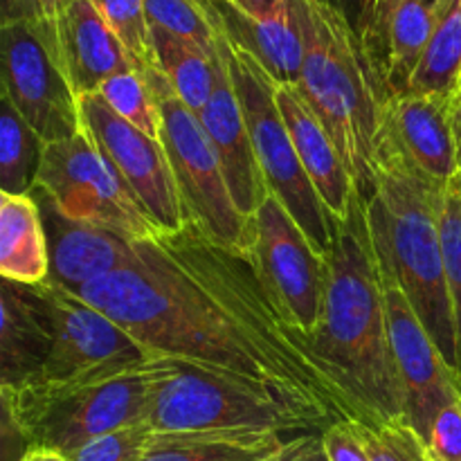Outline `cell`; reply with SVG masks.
Here are the masks:
<instances>
[{
  "instance_id": "14",
  "label": "cell",
  "mask_w": 461,
  "mask_h": 461,
  "mask_svg": "<svg viewBox=\"0 0 461 461\" xmlns=\"http://www.w3.org/2000/svg\"><path fill=\"white\" fill-rule=\"evenodd\" d=\"M383 286L392 356L405 399V421L426 441L437 414L461 399L457 376L414 313L405 293L385 273Z\"/></svg>"
},
{
  "instance_id": "5",
  "label": "cell",
  "mask_w": 461,
  "mask_h": 461,
  "mask_svg": "<svg viewBox=\"0 0 461 461\" xmlns=\"http://www.w3.org/2000/svg\"><path fill=\"white\" fill-rule=\"evenodd\" d=\"M169 372L171 358L156 356L115 376L0 387L3 414L21 432L25 446H43L70 457L97 437L149 423L158 390Z\"/></svg>"
},
{
  "instance_id": "6",
  "label": "cell",
  "mask_w": 461,
  "mask_h": 461,
  "mask_svg": "<svg viewBox=\"0 0 461 461\" xmlns=\"http://www.w3.org/2000/svg\"><path fill=\"white\" fill-rule=\"evenodd\" d=\"M216 48L225 59L234 90L241 99L252 147H255L257 162L264 174L268 194H273L286 207L288 214L297 221L315 250L327 257L333 246L336 219L329 214L297 158L295 144L275 99L277 84L252 54L230 43L219 27H216Z\"/></svg>"
},
{
  "instance_id": "26",
  "label": "cell",
  "mask_w": 461,
  "mask_h": 461,
  "mask_svg": "<svg viewBox=\"0 0 461 461\" xmlns=\"http://www.w3.org/2000/svg\"><path fill=\"white\" fill-rule=\"evenodd\" d=\"M430 45L410 93L457 97L461 84V0H432Z\"/></svg>"
},
{
  "instance_id": "39",
  "label": "cell",
  "mask_w": 461,
  "mask_h": 461,
  "mask_svg": "<svg viewBox=\"0 0 461 461\" xmlns=\"http://www.w3.org/2000/svg\"><path fill=\"white\" fill-rule=\"evenodd\" d=\"M286 461H329L322 446V432L295 437Z\"/></svg>"
},
{
  "instance_id": "12",
  "label": "cell",
  "mask_w": 461,
  "mask_h": 461,
  "mask_svg": "<svg viewBox=\"0 0 461 461\" xmlns=\"http://www.w3.org/2000/svg\"><path fill=\"white\" fill-rule=\"evenodd\" d=\"M79 113L84 131L120 171L153 225L160 232H176L183 228L187 216L160 140L122 120L97 93L79 97Z\"/></svg>"
},
{
  "instance_id": "30",
  "label": "cell",
  "mask_w": 461,
  "mask_h": 461,
  "mask_svg": "<svg viewBox=\"0 0 461 461\" xmlns=\"http://www.w3.org/2000/svg\"><path fill=\"white\" fill-rule=\"evenodd\" d=\"M144 5H147L149 23L153 27L171 32L214 57L216 25L207 14L205 5L198 0H144Z\"/></svg>"
},
{
  "instance_id": "34",
  "label": "cell",
  "mask_w": 461,
  "mask_h": 461,
  "mask_svg": "<svg viewBox=\"0 0 461 461\" xmlns=\"http://www.w3.org/2000/svg\"><path fill=\"white\" fill-rule=\"evenodd\" d=\"M426 446L432 461H461V399L437 414Z\"/></svg>"
},
{
  "instance_id": "32",
  "label": "cell",
  "mask_w": 461,
  "mask_h": 461,
  "mask_svg": "<svg viewBox=\"0 0 461 461\" xmlns=\"http://www.w3.org/2000/svg\"><path fill=\"white\" fill-rule=\"evenodd\" d=\"M351 423L372 461H432L426 441L405 419L387 423Z\"/></svg>"
},
{
  "instance_id": "15",
  "label": "cell",
  "mask_w": 461,
  "mask_h": 461,
  "mask_svg": "<svg viewBox=\"0 0 461 461\" xmlns=\"http://www.w3.org/2000/svg\"><path fill=\"white\" fill-rule=\"evenodd\" d=\"M43 219L50 252V282L79 293L115 270L138 261L133 239L84 221L68 219L43 189H32Z\"/></svg>"
},
{
  "instance_id": "27",
  "label": "cell",
  "mask_w": 461,
  "mask_h": 461,
  "mask_svg": "<svg viewBox=\"0 0 461 461\" xmlns=\"http://www.w3.org/2000/svg\"><path fill=\"white\" fill-rule=\"evenodd\" d=\"M48 144L0 93V192L30 194Z\"/></svg>"
},
{
  "instance_id": "21",
  "label": "cell",
  "mask_w": 461,
  "mask_h": 461,
  "mask_svg": "<svg viewBox=\"0 0 461 461\" xmlns=\"http://www.w3.org/2000/svg\"><path fill=\"white\" fill-rule=\"evenodd\" d=\"M52 338L30 288L3 279L0 286V387L30 381L48 360Z\"/></svg>"
},
{
  "instance_id": "38",
  "label": "cell",
  "mask_w": 461,
  "mask_h": 461,
  "mask_svg": "<svg viewBox=\"0 0 461 461\" xmlns=\"http://www.w3.org/2000/svg\"><path fill=\"white\" fill-rule=\"evenodd\" d=\"M320 3L329 5V7L336 9L338 14L345 16V21L363 36V41L367 43L369 30H372V16H374V5L376 0H320Z\"/></svg>"
},
{
  "instance_id": "13",
  "label": "cell",
  "mask_w": 461,
  "mask_h": 461,
  "mask_svg": "<svg viewBox=\"0 0 461 461\" xmlns=\"http://www.w3.org/2000/svg\"><path fill=\"white\" fill-rule=\"evenodd\" d=\"M250 255L288 313L309 336L320 324L327 291V257L320 255L286 207L268 194L252 216Z\"/></svg>"
},
{
  "instance_id": "2",
  "label": "cell",
  "mask_w": 461,
  "mask_h": 461,
  "mask_svg": "<svg viewBox=\"0 0 461 461\" xmlns=\"http://www.w3.org/2000/svg\"><path fill=\"white\" fill-rule=\"evenodd\" d=\"M327 291L320 324L311 336L363 410L367 423L405 419V399L387 331L385 286L367 219V201L356 194L349 214L336 221L327 255Z\"/></svg>"
},
{
  "instance_id": "8",
  "label": "cell",
  "mask_w": 461,
  "mask_h": 461,
  "mask_svg": "<svg viewBox=\"0 0 461 461\" xmlns=\"http://www.w3.org/2000/svg\"><path fill=\"white\" fill-rule=\"evenodd\" d=\"M160 111V142L169 158L176 187L187 221L212 239L239 250H250L252 221L234 205L219 151L196 113L171 90L156 63L144 68Z\"/></svg>"
},
{
  "instance_id": "4",
  "label": "cell",
  "mask_w": 461,
  "mask_h": 461,
  "mask_svg": "<svg viewBox=\"0 0 461 461\" xmlns=\"http://www.w3.org/2000/svg\"><path fill=\"white\" fill-rule=\"evenodd\" d=\"M444 187L423 176L385 138L376 144V187L367 219L383 273L405 293L446 363L457 365L453 302L441 243Z\"/></svg>"
},
{
  "instance_id": "28",
  "label": "cell",
  "mask_w": 461,
  "mask_h": 461,
  "mask_svg": "<svg viewBox=\"0 0 461 461\" xmlns=\"http://www.w3.org/2000/svg\"><path fill=\"white\" fill-rule=\"evenodd\" d=\"M97 95L122 120L131 122L147 135L160 140V111H158L153 90L142 70L135 68V70L111 77Z\"/></svg>"
},
{
  "instance_id": "1",
  "label": "cell",
  "mask_w": 461,
  "mask_h": 461,
  "mask_svg": "<svg viewBox=\"0 0 461 461\" xmlns=\"http://www.w3.org/2000/svg\"><path fill=\"white\" fill-rule=\"evenodd\" d=\"M138 261L77 295L115 320L142 349L266 390L320 432L363 421L340 378L261 275L250 250L187 221L135 241Z\"/></svg>"
},
{
  "instance_id": "35",
  "label": "cell",
  "mask_w": 461,
  "mask_h": 461,
  "mask_svg": "<svg viewBox=\"0 0 461 461\" xmlns=\"http://www.w3.org/2000/svg\"><path fill=\"white\" fill-rule=\"evenodd\" d=\"M322 446L329 461H372L351 421H338L322 432Z\"/></svg>"
},
{
  "instance_id": "44",
  "label": "cell",
  "mask_w": 461,
  "mask_h": 461,
  "mask_svg": "<svg viewBox=\"0 0 461 461\" xmlns=\"http://www.w3.org/2000/svg\"><path fill=\"white\" fill-rule=\"evenodd\" d=\"M198 3H207V0H198Z\"/></svg>"
},
{
  "instance_id": "20",
  "label": "cell",
  "mask_w": 461,
  "mask_h": 461,
  "mask_svg": "<svg viewBox=\"0 0 461 461\" xmlns=\"http://www.w3.org/2000/svg\"><path fill=\"white\" fill-rule=\"evenodd\" d=\"M203 5L225 39L252 54L275 84L297 86L304 61V43L291 0H284L282 12L268 21L246 16L228 0H207Z\"/></svg>"
},
{
  "instance_id": "11",
  "label": "cell",
  "mask_w": 461,
  "mask_h": 461,
  "mask_svg": "<svg viewBox=\"0 0 461 461\" xmlns=\"http://www.w3.org/2000/svg\"><path fill=\"white\" fill-rule=\"evenodd\" d=\"M45 144L84 131L79 97L59 50L57 21L3 23V88Z\"/></svg>"
},
{
  "instance_id": "43",
  "label": "cell",
  "mask_w": 461,
  "mask_h": 461,
  "mask_svg": "<svg viewBox=\"0 0 461 461\" xmlns=\"http://www.w3.org/2000/svg\"><path fill=\"white\" fill-rule=\"evenodd\" d=\"M297 437H300V435H297ZM293 439H295V437H293ZM293 439H291V441H288V446H286V448H284V453H282V455H279V457H277V459H275V461H286V459H288V453H291V446H293Z\"/></svg>"
},
{
  "instance_id": "42",
  "label": "cell",
  "mask_w": 461,
  "mask_h": 461,
  "mask_svg": "<svg viewBox=\"0 0 461 461\" xmlns=\"http://www.w3.org/2000/svg\"><path fill=\"white\" fill-rule=\"evenodd\" d=\"M453 126H455V142H457V178L461 180V95L455 97Z\"/></svg>"
},
{
  "instance_id": "33",
  "label": "cell",
  "mask_w": 461,
  "mask_h": 461,
  "mask_svg": "<svg viewBox=\"0 0 461 461\" xmlns=\"http://www.w3.org/2000/svg\"><path fill=\"white\" fill-rule=\"evenodd\" d=\"M156 430L149 423L108 432L81 446L70 455L72 461H142L151 448Z\"/></svg>"
},
{
  "instance_id": "45",
  "label": "cell",
  "mask_w": 461,
  "mask_h": 461,
  "mask_svg": "<svg viewBox=\"0 0 461 461\" xmlns=\"http://www.w3.org/2000/svg\"><path fill=\"white\" fill-rule=\"evenodd\" d=\"M457 95H461V84H459V93Z\"/></svg>"
},
{
  "instance_id": "23",
  "label": "cell",
  "mask_w": 461,
  "mask_h": 461,
  "mask_svg": "<svg viewBox=\"0 0 461 461\" xmlns=\"http://www.w3.org/2000/svg\"><path fill=\"white\" fill-rule=\"evenodd\" d=\"M291 439L261 430L156 432L142 461H275Z\"/></svg>"
},
{
  "instance_id": "18",
  "label": "cell",
  "mask_w": 461,
  "mask_h": 461,
  "mask_svg": "<svg viewBox=\"0 0 461 461\" xmlns=\"http://www.w3.org/2000/svg\"><path fill=\"white\" fill-rule=\"evenodd\" d=\"M57 36L63 68L77 97L99 93V88L120 72L140 70L90 0L68 5L57 18Z\"/></svg>"
},
{
  "instance_id": "29",
  "label": "cell",
  "mask_w": 461,
  "mask_h": 461,
  "mask_svg": "<svg viewBox=\"0 0 461 461\" xmlns=\"http://www.w3.org/2000/svg\"><path fill=\"white\" fill-rule=\"evenodd\" d=\"M441 243H444L446 275H448L450 302H453L457 365L455 376L461 392V180L455 176L441 194Z\"/></svg>"
},
{
  "instance_id": "17",
  "label": "cell",
  "mask_w": 461,
  "mask_h": 461,
  "mask_svg": "<svg viewBox=\"0 0 461 461\" xmlns=\"http://www.w3.org/2000/svg\"><path fill=\"white\" fill-rule=\"evenodd\" d=\"M198 120L205 126L207 135L219 151L234 205L246 219H252L268 196V187L257 162L241 99L234 90L232 77L219 48H216L214 90L207 106L198 113Z\"/></svg>"
},
{
  "instance_id": "24",
  "label": "cell",
  "mask_w": 461,
  "mask_h": 461,
  "mask_svg": "<svg viewBox=\"0 0 461 461\" xmlns=\"http://www.w3.org/2000/svg\"><path fill=\"white\" fill-rule=\"evenodd\" d=\"M151 39L156 68L162 72L171 90L198 115L207 106L214 90L216 54L210 57L189 41L153 25Z\"/></svg>"
},
{
  "instance_id": "25",
  "label": "cell",
  "mask_w": 461,
  "mask_h": 461,
  "mask_svg": "<svg viewBox=\"0 0 461 461\" xmlns=\"http://www.w3.org/2000/svg\"><path fill=\"white\" fill-rule=\"evenodd\" d=\"M435 14L428 0H405L392 18L383 54V75L392 95L410 93L414 75L430 45Z\"/></svg>"
},
{
  "instance_id": "37",
  "label": "cell",
  "mask_w": 461,
  "mask_h": 461,
  "mask_svg": "<svg viewBox=\"0 0 461 461\" xmlns=\"http://www.w3.org/2000/svg\"><path fill=\"white\" fill-rule=\"evenodd\" d=\"M403 3L405 0H376V5H374L372 30H369L367 48L372 50L374 59L378 61L381 70H383V54H385V41H387V32H390V25H392V18H394V14L399 12V7Z\"/></svg>"
},
{
  "instance_id": "19",
  "label": "cell",
  "mask_w": 461,
  "mask_h": 461,
  "mask_svg": "<svg viewBox=\"0 0 461 461\" xmlns=\"http://www.w3.org/2000/svg\"><path fill=\"white\" fill-rule=\"evenodd\" d=\"M279 113L284 117L297 158L304 167L306 176L313 183L315 192L322 198L324 207L336 221H342L349 214L354 196L358 194L354 178L342 162L340 151L331 135L327 133L309 104L304 102L297 86L277 84L275 88Z\"/></svg>"
},
{
  "instance_id": "9",
  "label": "cell",
  "mask_w": 461,
  "mask_h": 461,
  "mask_svg": "<svg viewBox=\"0 0 461 461\" xmlns=\"http://www.w3.org/2000/svg\"><path fill=\"white\" fill-rule=\"evenodd\" d=\"M30 288L52 338V349L30 381L75 383L106 378L149 363L156 356L138 345L115 320L54 282Z\"/></svg>"
},
{
  "instance_id": "7",
  "label": "cell",
  "mask_w": 461,
  "mask_h": 461,
  "mask_svg": "<svg viewBox=\"0 0 461 461\" xmlns=\"http://www.w3.org/2000/svg\"><path fill=\"white\" fill-rule=\"evenodd\" d=\"M149 426L156 432L261 430L288 437L320 432L309 419L266 390L180 360H171Z\"/></svg>"
},
{
  "instance_id": "36",
  "label": "cell",
  "mask_w": 461,
  "mask_h": 461,
  "mask_svg": "<svg viewBox=\"0 0 461 461\" xmlns=\"http://www.w3.org/2000/svg\"><path fill=\"white\" fill-rule=\"evenodd\" d=\"M75 0H3V23L57 21Z\"/></svg>"
},
{
  "instance_id": "3",
  "label": "cell",
  "mask_w": 461,
  "mask_h": 461,
  "mask_svg": "<svg viewBox=\"0 0 461 461\" xmlns=\"http://www.w3.org/2000/svg\"><path fill=\"white\" fill-rule=\"evenodd\" d=\"M304 61L297 90L340 151L360 196L376 187V144L392 93L363 36L320 0H291Z\"/></svg>"
},
{
  "instance_id": "31",
  "label": "cell",
  "mask_w": 461,
  "mask_h": 461,
  "mask_svg": "<svg viewBox=\"0 0 461 461\" xmlns=\"http://www.w3.org/2000/svg\"><path fill=\"white\" fill-rule=\"evenodd\" d=\"M106 25L133 57L140 70L153 66L151 23L147 16L144 0H90Z\"/></svg>"
},
{
  "instance_id": "40",
  "label": "cell",
  "mask_w": 461,
  "mask_h": 461,
  "mask_svg": "<svg viewBox=\"0 0 461 461\" xmlns=\"http://www.w3.org/2000/svg\"><path fill=\"white\" fill-rule=\"evenodd\" d=\"M228 3L257 21H268L277 16L284 7V0H228Z\"/></svg>"
},
{
  "instance_id": "16",
  "label": "cell",
  "mask_w": 461,
  "mask_h": 461,
  "mask_svg": "<svg viewBox=\"0 0 461 461\" xmlns=\"http://www.w3.org/2000/svg\"><path fill=\"white\" fill-rule=\"evenodd\" d=\"M453 106L448 95H392L381 131V138L441 187L457 176Z\"/></svg>"
},
{
  "instance_id": "22",
  "label": "cell",
  "mask_w": 461,
  "mask_h": 461,
  "mask_svg": "<svg viewBox=\"0 0 461 461\" xmlns=\"http://www.w3.org/2000/svg\"><path fill=\"white\" fill-rule=\"evenodd\" d=\"M0 275L21 286L50 277L48 237L32 194L0 192Z\"/></svg>"
},
{
  "instance_id": "10",
  "label": "cell",
  "mask_w": 461,
  "mask_h": 461,
  "mask_svg": "<svg viewBox=\"0 0 461 461\" xmlns=\"http://www.w3.org/2000/svg\"><path fill=\"white\" fill-rule=\"evenodd\" d=\"M34 187L43 189L68 219L113 230L133 241L160 232L86 131L45 147Z\"/></svg>"
},
{
  "instance_id": "41",
  "label": "cell",
  "mask_w": 461,
  "mask_h": 461,
  "mask_svg": "<svg viewBox=\"0 0 461 461\" xmlns=\"http://www.w3.org/2000/svg\"><path fill=\"white\" fill-rule=\"evenodd\" d=\"M18 461H72L68 455L59 453V450L43 448V446H27L25 453L21 455Z\"/></svg>"
}]
</instances>
